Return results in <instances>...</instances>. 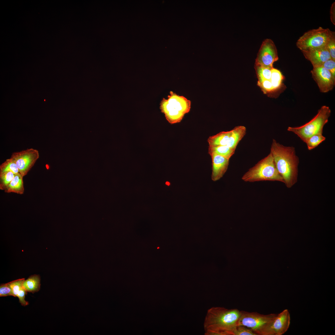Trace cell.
<instances>
[{"mask_svg":"<svg viewBox=\"0 0 335 335\" xmlns=\"http://www.w3.org/2000/svg\"><path fill=\"white\" fill-rule=\"evenodd\" d=\"M270 153L284 183L288 188H291L297 182L299 162L294 147L284 146L273 139Z\"/></svg>","mask_w":335,"mask_h":335,"instance_id":"1","label":"cell"},{"mask_svg":"<svg viewBox=\"0 0 335 335\" xmlns=\"http://www.w3.org/2000/svg\"><path fill=\"white\" fill-rule=\"evenodd\" d=\"M240 311L237 309L213 307L207 312L204 323L205 335H233Z\"/></svg>","mask_w":335,"mask_h":335,"instance_id":"2","label":"cell"},{"mask_svg":"<svg viewBox=\"0 0 335 335\" xmlns=\"http://www.w3.org/2000/svg\"><path fill=\"white\" fill-rule=\"evenodd\" d=\"M242 179L245 182L269 181L284 183L276 169L270 153L250 168L243 175Z\"/></svg>","mask_w":335,"mask_h":335,"instance_id":"3","label":"cell"},{"mask_svg":"<svg viewBox=\"0 0 335 335\" xmlns=\"http://www.w3.org/2000/svg\"><path fill=\"white\" fill-rule=\"evenodd\" d=\"M191 101L185 97L170 91L167 99L163 98L160 108L169 123L171 124L180 122L185 114L190 111Z\"/></svg>","mask_w":335,"mask_h":335,"instance_id":"4","label":"cell"},{"mask_svg":"<svg viewBox=\"0 0 335 335\" xmlns=\"http://www.w3.org/2000/svg\"><path fill=\"white\" fill-rule=\"evenodd\" d=\"M331 113L329 107L323 106L310 121L299 127H289L287 130L294 133L305 143L312 136L317 134H322L323 127L328 122Z\"/></svg>","mask_w":335,"mask_h":335,"instance_id":"5","label":"cell"},{"mask_svg":"<svg viewBox=\"0 0 335 335\" xmlns=\"http://www.w3.org/2000/svg\"><path fill=\"white\" fill-rule=\"evenodd\" d=\"M334 35L335 32L319 27L305 33L297 41L296 46L302 52L325 47Z\"/></svg>","mask_w":335,"mask_h":335,"instance_id":"6","label":"cell"},{"mask_svg":"<svg viewBox=\"0 0 335 335\" xmlns=\"http://www.w3.org/2000/svg\"><path fill=\"white\" fill-rule=\"evenodd\" d=\"M277 314L263 315L257 312L240 311L238 325L246 327L256 335H262L264 331Z\"/></svg>","mask_w":335,"mask_h":335,"instance_id":"7","label":"cell"},{"mask_svg":"<svg viewBox=\"0 0 335 335\" xmlns=\"http://www.w3.org/2000/svg\"><path fill=\"white\" fill-rule=\"evenodd\" d=\"M39 157L38 151L33 148L14 152L11 156L15 161L20 173L23 177L27 174Z\"/></svg>","mask_w":335,"mask_h":335,"instance_id":"8","label":"cell"},{"mask_svg":"<svg viewBox=\"0 0 335 335\" xmlns=\"http://www.w3.org/2000/svg\"><path fill=\"white\" fill-rule=\"evenodd\" d=\"M279 59L276 47L273 41L265 39L257 54L255 64L272 69L273 63Z\"/></svg>","mask_w":335,"mask_h":335,"instance_id":"9","label":"cell"},{"mask_svg":"<svg viewBox=\"0 0 335 335\" xmlns=\"http://www.w3.org/2000/svg\"><path fill=\"white\" fill-rule=\"evenodd\" d=\"M290 323L289 311L285 309L277 315L266 328L263 335H282L288 330Z\"/></svg>","mask_w":335,"mask_h":335,"instance_id":"10","label":"cell"},{"mask_svg":"<svg viewBox=\"0 0 335 335\" xmlns=\"http://www.w3.org/2000/svg\"><path fill=\"white\" fill-rule=\"evenodd\" d=\"M311 73L321 92H327L333 88L335 78L326 69L322 66L313 67Z\"/></svg>","mask_w":335,"mask_h":335,"instance_id":"11","label":"cell"},{"mask_svg":"<svg viewBox=\"0 0 335 335\" xmlns=\"http://www.w3.org/2000/svg\"><path fill=\"white\" fill-rule=\"evenodd\" d=\"M210 156L212 159L211 179L213 181H217L221 178L227 171L229 159L215 154Z\"/></svg>","mask_w":335,"mask_h":335,"instance_id":"12","label":"cell"},{"mask_svg":"<svg viewBox=\"0 0 335 335\" xmlns=\"http://www.w3.org/2000/svg\"><path fill=\"white\" fill-rule=\"evenodd\" d=\"M302 52L305 58L310 61L313 67L321 66L324 62L331 59L326 47Z\"/></svg>","mask_w":335,"mask_h":335,"instance_id":"13","label":"cell"},{"mask_svg":"<svg viewBox=\"0 0 335 335\" xmlns=\"http://www.w3.org/2000/svg\"><path fill=\"white\" fill-rule=\"evenodd\" d=\"M246 131V128L244 126L235 127L231 130V134L226 145L235 150L239 142L245 136Z\"/></svg>","mask_w":335,"mask_h":335,"instance_id":"14","label":"cell"},{"mask_svg":"<svg viewBox=\"0 0 335 335\" xmlns=\"http://www.w3.org/2000/svg\"><path fill=\"white\" fill-rule=\"evenodd\" d=\"M23 177L20 174H16L6 189L4 191L7 193H13L22 194L24 192L23 180Z\"/></svg>","mask_w":335,"mask_h":335,"instance_id":"15","label":"cell"},{"mask_svg":"<svg viewBox=\"0 0 335 335\" xmlns=\"http://www.w3.org/2000/svg\"><path fill=\"white\" fill-rule=\"evenodd\" d=\"M231 132V130L228 131H222L215 135L209 136L208 139L209 146L226 145Z\"/></svg>","mask_w":335,"mask_h":335,"instance_id":"16","label":"cell"},{"mask_svg":"<svg viewBox=\"0 0 335 335\" xmlns=\"http://www.w3.org/2000/svg\"><path fill=\"white\" fill-rule=\"evenodd\" d=\"M23 286L27 292L34 293L40 289V277L39 275H32L25 280Z\"/></svg>","mask_w":335,"mask_h":335,"instance_id":"17","label":"cell"},{"mask_svg":"<svg viewBox=\"0 0 335 335\" xmlns=\"http://www.w3.org/2000/svg\"><path fill=\"white\" fill-rule=\"evenodd\" d=\"M235 150L226 145L209 146L208 153L210 155L215 154L222 156L230 159L231 157L234 154Z\"/></svg>","mask_w":335,"mask_h":335,"instance_id":"18","label":"cell"},{"mask_svg":"<svg viewBox=\"0 0 335 335\" xmlns=\"http://www.w3.org/2000/svg\"><path fill=\"white\" fill-rule=\"evenodd\" d=\"M254 68L258 78V83L265 80H270L272 69L256 64L255 65Z\"/></svg>","mask_w":335,"mask_h":335,"instance_id":"19","label":"cell"},{"mask_svg":"<svg viewBox=\"0 0 335 335\" xmlns=\"http://www.w3.org/2000/svg\"><path fill=\"white\" fill-rule=\"evenodd\" d=\"M10 171L14 174L20 173L14 160L11 158L7 159L0 165V172Z\"/></svg>","mask_w":335,"mask_h":335,"instance_id":"20","label":"cell"},{"mask_svg":"<svg viewBox=\"0 0 335 335\" xmlns=\"http://www.w3.org/2000/svg\"><path fill=\"white\" fill-rule=\"evenodd\" d=\"M284 77L281 72L279 70L272 68L270 81L274 91L279 88L281 86Z\"/></svg>","mask_w":335,"mask_h":335,"instance_id":"21","label":"cell"},{"mask_svg":"<svg viewBox=\"0 0 335 335\" xmlns=\"http://www.w3.org/2000/svg\"><path fill=\"white\" fill-rule=\"evenodd\" d=\"M325 139V137L322 134H317L309 137L305 143L308 150H311L317 147Z\"/></svg>","mask_w":335,"mask_h":335,"instance_id":"22","label":"cell"},{"mask_svg":"<svg viewBox=\"0 0 335 335\" xmlns=\"http://www.w3.org/2000/svg\"><path fill=\"white\" fill-rule=\"evenodd\" d=\"M12 172L10 171L0 172V189L5 190L15 176Z\"/></svg>","mask_w":335,"mask_h":335,"instance_id":"23","label":"cell"},{"mask_svg":"<svg viewBox=\"0 0 335 335\" xmlns=\"http://www.w3.org/2000/svg\"><path fill=\"white\" fill-rule=\"evenodd\" d=\"M25 278L19 279L8 283L12 289L14 297H16L19 291L23 288Z\"/></svg>","mask_w":335,"mask_h":335,"instance_id":"24","label":"cell"},{"mask_svg":"<svg viewBox=\"0 0 335 335\" xmlns=\"http://www.w3.org/2000/svg\"><path fill=\"white\" fill-rule=\"evenodd\" d=\"M233 335H256L248 328L242 325H237L234 328Z\"/></svg>","mask_w":335,"mask_h":335,"instance_id":"25","label":"cell"},{"mask_svg":"<svg viewBox=\"0 0 335 335\" xmlns=\"http://www.w3.org/2000/svg\"><path fill=\"white\" fill-rule=\"evenodd\" d=\"M326 47L329 52L331 59L335 61V35L329 40Z\"/></svg>","mask_w":335,"mask_h":335,"instance_id":"26","label":"cell"},{"mask_svg":"<svg viewBox=\"0 0 335 335\" xmlns=\"http://www.w3.org/2000/svg\"><path fill=\"white\" fill-rule=\"evenodd\" d=\"M322 66L328 70L335 78V61L330 59L324 62Z\"/></svg>","mask_w":335,"mask_h":335,"instance_id":"27","label":"cell"},{"mask_svg":"<svg viewBox=\"0 0 335 335\" xmlns=\"http://www.w3.org/2000/svg\"><path fill=\"white\" fill-rule=\"evenodd\" d=\"M8 296H14L12 289L8 283L1 284L0 286V297Z\"/></svg>","mask_w":335,"mask_h":335,"instance_id":"28","label":"cell"},{"mask_svg":"<svg viewBox=\"0 0 335 335\" xmlns=\"http://www.w3.org/2000/svg\"><path fill=\"white\" fill-rule=\"evenodd\" d=\"M257 84L264 93L274 91L270 80H265L260 83H257Z\"/></svg>","mask_w":335,"mask_h":335,"instance_id":"29","label":"cell"},{"mask_svg":"<svg viewBox=\"0 0 335 335\" xmlns=\"http://www.w3.org/2000/svg\"><path fill=\"white\" fill-rule=\"evenodd\" d=\"M330 17L332 23L335 25V3L332 5L330 10Z\"/></svg>","mask_w":335,"mask_h":335,"instance_id":"30","label":"cell"}]
</instances>
